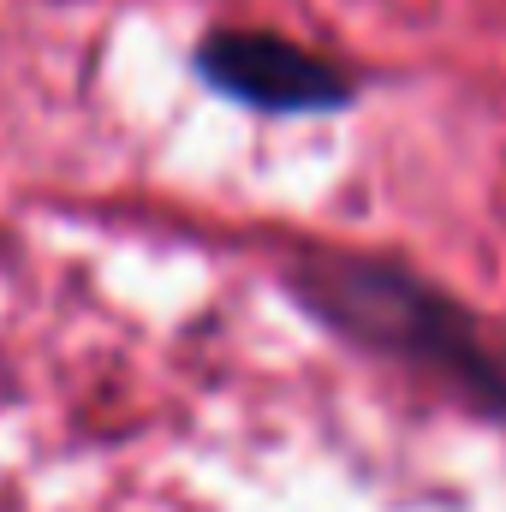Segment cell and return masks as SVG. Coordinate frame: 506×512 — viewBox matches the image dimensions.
<instances>
[{
  "label": "cell",
  "mask_w": 506,
  "mask_h": 512,
  "mask_svg": "<svg viewBox=\"0 0 506 512\" xmlns=\"http://www.w3.org/2000/svg\"><path fill=\"white\" fill-rule=\"evenodd\" d=\"M203 72L215 90H227L251 108H274V114H310V108L346 102V78L280 36H239V30L215 36V42H203Z\"/></svg>",
  "instance_id": "1"
}]
</instances>
